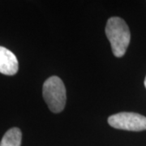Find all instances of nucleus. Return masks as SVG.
<instances>
[{"instance_id": "f257e3e1", "label": "nucleus", "mask_w": 146, "mask_h": 146, "mask_svg": "<svg viewBox=\"0 0 146 146\" xmlns=\"http://www.w3.org/2000/svg\"><path fill=\"white\" fill-rule=\"evenodd\" d=\"M106 35L110 42L115 57H123L130 44L131 33L129 28L122 18L114 16L107 21Z\"/></svg>"}, {"instance_id": "f03ea898", "label": "nucleus", "mask_w": 146, "mask_h": 146, "mask_svg": "<svg viewBox=\"0 0 146 146\" xmlns=\"http://www.w3.org/2000/svg\"><path fill=\"white\" fill-rule=\"evenodd\" d=\"M43 98L53 113L63 111L66 105V89L62 80L58 76H51L44 82L42 89Z\"/></svg>"}, {"instance_id": "7ed1b4c3", "label": "nucleus", "mask_w": 146, "mask_h": 146, "mask_svg": "<svg viewBox=\"0 0 146 146\" xmlns=\"http://www.w3.org/2000/svg\"><path fill=\"white\" fill-rule=\"evenodd\" d=\"M108 123L120 130L141 131L146 130V117L133 112H120L108 118Z\"/></svg>"}, {"instance_id": "20e7f679", "label": "nucleus", "mask_w": 146, "mask_h": 146, "mask_svg": "<svg viewBox=\"0 0 146 146\" xmlns=\"http://www.w3.org/2000/svg\"><path fill=\"white\" fill-rule=\"evenodd\" d=\"M19 70V63L16 55L5 47L0 46V73L13 76Z\"/></svg>"}, {"instance_id": "39448f33", "label": "nucleus", "mask_w": 146, "mask_h": 146, "mask_svg": "<svg viewBox=\"0 0 146 146\" xmlns=\"http://www.w3.org/2000/svg\"><path fill=\"white\" fill-rule=\"evenodd\" d=\"M22 132L18 127H12L4 134L0 146H21Z\"/></svg>"}, {"instance_id": "423d86ee", "label": "nucleus", "mask_w": 146, "mask_h": 146, "mask_svg": "<svg viewBox=\"0 0 146 146\" xmlns=\"http://www.w3.org/2000/svg\"><path fill=\"white\" fill-rule=\"evenodd\" d=\"M144 84H145V88H146V77L145 79V82H144Z\"/></svg>"}]
</instances>
